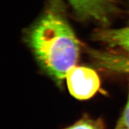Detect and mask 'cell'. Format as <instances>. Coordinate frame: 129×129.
Masks as SVG:
<instances>
[{
  "label": "cell",
  "mask_w": 129,
  "mask_h": 129,
  "mask_svg": "<svg viewBox=\"0 0 129 129\" xmlns=\"http://www.w3.org/2000/svg\"><path fill=\"white\" fill-rule=\"evenodd\" d=\"M105 124L101 119L85 117L64 129H105Z\"/></svg>",
  "instance_id": "6"
},
{
  "label": "cell",
  "mask_w": 129,
  "mask_h": 129,
  "mask_svg": "<svg viewBox=\"0 0 129 129\" xmlns=\"http://www.w3.org/2000/svg\"><path fill=\"white\" fill-rule=\"evenodd\" d=\"M65 78L69 93L79 100L90 99L101 87L98 74L88 67L75 65L68 72Z\"/></svg>",
  "instance_id": "2"
},
{
  "label": "cell",
  "mask_w": 129,
  "mask_h": 129,
  "mask_svg": "<svg viewBox=\"0 0 129 129\" xmlns=\"http://www.w3.org/2000/svg\"><path fill=\"white\" fill-rule=\"evenodd\" d=\"M81 19L106 25L114 11L113 0H67Z\"/></svg>",
  "instance_id": "3"
},
{
  "label": "cell",
  "mask_w": 129,
  "mask_h": 129,
  "mask_svg": "<svg viewBox=\"0 0 129 129\" xmlns=\"http://www.w3.org/2000/svg\"><path fill=\"white\" fill-rule=\"evenodd\" d=\"M117 126L129 129V90L126 106Z\"/></svg>",
  "instance_id": "7"
},
{
  "label": "cell",
  "mask_w": 129,
  "mask_h": 129,
  "mask_svg": "<svg viewBox=\"0 0 129 129\" xmlns=\"http://www.w3.org/2000/svg\"><path fill=\"white\" fill-rule=\"evenodd\" d=\"M94 38L111 47L118 48L129 54V26L100 29L94 34Z\"/></svg>",
  "instance_id": "5"
},
{
  "label": "cell",
  "mask_w": 129,
  "mask_h": 129,
  "mask_svg": "<svg viewBox=\"0 0 129 129\" xmlns=\"http://www.w3.org/2000/svg\"><path fill=\"white\" fill-rule=\"evenodd\" d=\"M88 53L95 62L111 71L129 74V54L115 51L89 49Z\"/></svg>",
  "instance_id": "4"
},
{
  "label": "cell",
  "mask_w": 129,
  "mask_h": 129,
  "mask_svg": "<svg viewBox=\"0 0 129 129\" xmlns=\"http://www.w3.org/2000/svg\"><path fill=\"white\" fill-rule=\"evenodd\" d=\"M115 129H127V128H122V127H116Z\"/></svg>",
  "instance_id": "8"
},
{
  "label": "cell",
  "mask_w": 129,
  "mask_h": 129,
  "mask_svg": "<svg viewBox=\"0 0 129 129\" xmlns=\"http://www.w3.org/2000/svg\"><path fill=\"white\" fill-rule=\"evenodd\" d=\"M25 38L40 67L60 85L78 62L81 44L59 1L51 0Z\"/></svg>",
  "instance_id": "1"
}]
</instances>
